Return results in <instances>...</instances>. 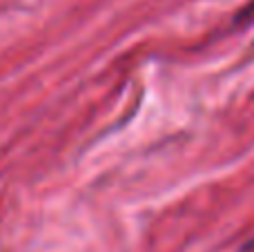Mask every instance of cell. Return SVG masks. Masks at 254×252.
<instances>
[{
    "label": "cell",
    "instance_id": "1",
    "mask_svg": "<svg viewBox=\"0 0 254 252\" xmlns=\"http://www.w3.org/2000/svg\"><path fill=\"white\" fill-rule=\"evenodd\" d=\"M252 11H254V9H250V13H252Z\"/></svg>",
    "mask_w": 254,
    "mask_h": 252
}]
</instances>
